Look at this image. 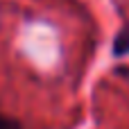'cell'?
<instances>
[{
    "label": "cell",
    "mask_w": 129,
    "mask_h": 129,
    "mask_svg": "<svg viewBox=\"0 0 129 129\" xmlns=\"http://www.w3.org/2000/svg\"><path fill=\"white\" fill-rule=\"evenodd\" d=\"M0 129H23V127H20L18 120H14V118H9L7 113L0 111Z\"/></svg>",
    "instance_id": "2"
},
{
    "label": "cell",
    "mask_w": 129,
    "mask_h": 129,
    "mask_svg": "<svg viewBox=\"0 0 129 129\" xmlns=\"http://www.w3.org/2000/svg\"><path fill=\"white\" fill-rule=\"evenodd\" d=\"M113 54H116V57L129 54V25H125V27L116 34V39H113Z\"/></svg>",
    "instance_id": "1"
}]
</instances>
